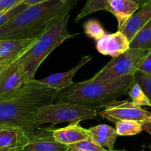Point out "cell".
Wrapping results in <instances>:
<instances>
[{"label":"cell","instance_id":"obj_1","mask_svg":"<svg viewBox=\"0 0 151 151\" xmlns=\"http://www.w3.org/2000/svg\"><path fill=\"white\" fill-rule=\"evenodd\" d=\"M59 91L32 79L21 88L0 96V126L19 127L27 134L36 128L41 107L54 102Z\"/></svg>","mask_w":151,"mask_h":151},{"label":"cell","instance_id":"obj_2","mask_svg":"<svg viewBox=\"0 0 151 151\" xmlns=\"http://www.w3.org/2000/svg\"><path fill=\"white\" fill-rule=\"evenodd\" d=\"M77 4L78 0H50L30 5L0 27V40L36 39L58 18L70 14Z\"/></svg>","mask_w":151,"mask_h":151},{"label":"cell","instance_id":"obj_3","mask_svg":"<svg viewBox=\"0 0 151 151\" xmlns=\"http://www.w3.org/2000/svg\"><path fill=\"white\" fill-rule=\"evenodd\" d=\"M133 82V76H127L109 81L90 79L85 82H73L59 91L56 102L70 103L95 110L105 107L127 93Z\"/></svg>","mask_w":151,"mask_h":151},{"label":"cell","instance_id":"obj_4","mask_svg":"<svg viewBox=\"0 0 151 151\" xmlns=\"http://www.w3.org/2000/svg\"><path fill=\"white\" fill-rule=\"evenodd\" d=\"M70 18V13L58 18L18 59L32 79H34L35 74L42 63L56 47L68 39L76 37L79 34L68 32Z\"/></svg>","mask_w":151,"mask_h":151},{"label":"cell","instance_id":"obj_5","mask_svg":"<svg viewBox=\"0 0 151 151\" xmlns=\"http://www.w3.org/2000/svg\"><path fill=\"white\" fill-rule=\"evenodd\" d=\"M95 109L88 108L70 103H52L43 106L39 110L35 119V127L50 123L53 125L66 122L95 119L97 116Z\"/></svg>","mask_w":151,"mask_h":151},{"label":"cell","instance_id":"obj_6","mask_svg":"<svg viewBox=\"0 0 151 151\" xmlns=\"http://www.w3.org/2000/svg\"><path fill=\"white\" fill-rule=\"evenodd\" d=\"M149 50L129 48L122 54L113 57L91 79L94 81H109L133 76L139 70Z\"/></svg>","mask_w":151,"mask_h":151},{"label":"cell","instance_id":"obj_7","mask_svg":"<svg viewBox=\"0 0 151 151\" xmlns=\"http://www.w3.org/2000/svg\"><path fill=\"white\" fill-rule=\"evenodd\" d=\"M99 114L102 118L113 123L124 120H133L143 124L151 116V112L144 110L127 100H116L107 104Z\"/></svg>","mask_w":151,"mask_h":151},{"label":"cell","instance_id":"obj_8","mask_svg":"<svg viewBox=\"0 0 151 151\" xmlns=\"http://www.w3.org/2000/svg\"><path fill=\"white\" fill-rule=\"evenodd\" d=\"M17 59L4 67L0 73V96L16 91L32 80Z\"/></svg>","mask_w":151,"mask_h":151},{"label":"cell","instance_id":"obj_9","mask_svg":"<svg viewBox=\"0 0 151 151\" xmlns=\"http://www.w3.org/2000/svg\"><path fill=\"white\" fill-rule=\"evenodd\" d=\"M53 129L37 127L28 134V142L22 151H68V146L55 140Z\"/></svg>","mask_w":151,"mask_h":151},{"label":"cell","instance_id":"obj_10","mask_svg":"<svg viewBox=\"0 0 151 151\" xmlns=\"http://www.w3.org/2000/svg\"><path fill=\"white\" fill-rule=\"evenodd\" d=\"M96 49L99 53L104 56L116 57L130 48V42L121 31L106 33L96 41Z\"/></svg>","mask_w":151,"mask_h":151},{"label":"cell","instance_id":"obj_11","mask_svg":"<svg viewBox=\"0 0 151 151\" xmlns=\"http://www.w3.org/2000/svg\"><path fill=\"white\" fill-rule=\"evenodd\" d=\"M36 39L0 40V66H5L19 59L33 45Z\"/></svg>","mask_w":151,"mask_h":151},{"label":"cell","instance_id":"obj_12","mask_svg":"<svg viewBox=\"0 0 151 151\" xmlns=\"http://www.w3.org/2000/svg\"><path fill=\"white\" fill-rule=\"evenodd\" d=\"M28 134L19 127H5L0 130V151H22Z\"/></svg>","mask_w":151,"mask_h":151},{"label":"cell","instance_id":"obj_13","mask_svg":"<svg viewBox=\"0 0 151 151\" xmlns=\"http://www.w3.org/2000/svg\"><path fill=\"white\" fill-rule=\"evenodd\" d=\"M92 59L93 57L91 56H84L81 59V60L79 61L78 65L75 68H72L68 71H65V72L52 74L47 77L40 79L39 82L58 91H62L73 84V78L76 75V73H77L79 70L82 68V67H83L85 64L90 62Z\"/></svg>","mask_w":151,"mask_h":151},{"label":"cell","instance_id":"obj_14","mask_svg":"<svg viewBox=\"0 0 151 151\" xmlns=\"http://www.w3.org/2000/svg\"><path fill=\"white\" fill-rule=\"evenodd\" d=\"M80 122V120H78L73 122L62 128L53 129V135L55 140L68 146L81 141L91 139L88 129L79 125Z\"/></svg>","mask_w":151,"mask_h":151},{"label":"cell","instance_id":"obj_15","mask_svg":"<svg viewBox=\"0 0 151 151\" xmlns=\"http://www.w3.org/2000/svg\"><path fill=\"white\" fill-rule=\"evenodd\" d=\"M150 19L151 0H150L143 6L140 7L139 10L127 20L120 31L124 33L129 42H130L137 32Z\"/></svg>","mask_w":151,"mask_h":151},{"label":"cell","instance_id":"obj_16","mask_svg":"<svg viewBox=\"0 0 151 151\" xmlns=\"http://www.w3.org/2000/svg\"><path fill=\"white\" fill-rule=\"evenodd\" d=\"M139 8V5L133 0H109L106 11L116 17L118 22V30L120 31Z\"/></svg>","mask_w":151,"mask_h":151},{"label":"cell","instance_id":"obj_17","mask_svg":"<svg viewBox=\"0 0 151 151\" xmlns=\"http://www.w3.org/2000/svg\"><path fill=\"white\" fill-rule=\"evenodd\" d=\"M91 139L108 150L114 149V145L118 138L115 128L107 124H98L88 129Z\"/></svg>","mask_w":151,"mask_h":151},{"label":"cell","instance_id":"obj_18","mask_svg":"<svg viewBox=\"0 0 151 151\" xmlns=\"http://www.w3.org/2000/svg\"><path fill=\"white\" fill-rule=\"evenodd\" d=\"M130 48L150 50L151 49V19L137 32L130 42Z\"/></svg>","mask_w":151,"mask_h":151},{"label":"cell","instance_id":"obj_19","mask_svg":"<svg viewBox=\"0 0 151 151\" xmlns=\"http://www.w3.org/2000/svg\"><path fill=\"white\" fill-rule=\"evenodd\" d=\"M116 130L118 136H135L143 131L142 123L133 120H124L115 123Z\"/></svg>","mask_w":151,"mask_h":151},{"label":"cell","instance_id":"obj_20","mask_svg":"<svg viewBox=\"0 0 151 151\" xmlns=\"http://www.w3.org/2000/svg\"><path fill=\"white\" fill-rule=\"evenodd\" d=\"M109 0H87L84 8L75 18V22L77 23L82 19L88 15L100 11H106Z\"/></svg>","mask_w":151,"mask_h":151},{"label":"cell","instance_id":"obj_21","mask_svg":"<svg viewBox=\"0 0 151 151\" xmlns=\"http://www.w3.org/2000/svg\"><path fill=\"white\" fill-rule=\"evenodd\" d=\"M127 93L130 96L132 100V102L135 105L138 107H143V106H147L151 107V101L148 99V97L145 95L144 91L140 88L136 82H133V84L130 85Z\"/></svg>","mask_w":151,"mask_h":151},{"label":"cell","instance_id":"obj_22","mask_svg":"<svg viewBox=\"0 0 151 151\" xmlns=\"http://www.w3.org/2000/svg\"><path fill=\"white\" fill-rule=\"evenodd\" d=\"M83 27L85 34L88 37L92 38L96 41L106 34L104 27L96 19L88 20L83 24Z\"/></svg>","mask_w":151,"mask_h":151},{"label":"cell","instance_id":"obj_23","mask_svg":"<svg viewBox=\"0 0 151 151\" xmlns=\"http://www.w3.org/2000/svg\"><path fill=\"white\" fill-rule=\"evenodd\" d=\"M133 80L142 88L145 95L151 101V75L137 70L133 75Z\"/></svg>","mask_w":151,"mask_h":151},{"label":"cell","instance_id":"obj_24","mask_svg":"<svg viewBox=\"0 0 151 151\" xmlns=\"http://www.w3.org/2000/svg\"><path fill=\"white\" fill-rule=\"evenodd\" d=\"M29 5H26V4L21 2L19 5H16L11 9L8 10V11H5V12L1 13L0 14V27L6 24L7 23L9 22L12 19H14L16 16L18 15L21 12L27 8Z\"/></svg>","mask_w":151,"mask_h":151},{"label":"cell","instance_id":"obj_25","mask_svg":"<svg viewBox=\"0 0 151 151\" xmlns=\"http://www.w3.org/2000/svg\"><path fill=\"white\" fill-rule=\"evenodd\" d=\"M68 147L83 151H108V150L99 145L91 139H88L86 140L81 141L77 143L70 145H68Z\"/></svg>","mask_w":151,"mask_h":151},{"label":"cell","instance_id":"obj_26","mask_svg":"<svg viewBox=\"0 0 151 151\" xmlns=\"http://www.w3.org/2000/svg\"><path fill=\"white\" fill-rule=\"evenodd\" d=\"M138 70H141L145 73L151 75V49L149 50L147 54L142 60Z\"/></svg>","mask_w":151,"mask_h":151},{"label":"cell","instance_id":"obj_27","mask_svg":"<svg viewBox=\"0 0 151 151\" xmlns=\"http://www.w3.org/2000/svg\"><path fill=\"white\" fill-rule=\"evenodd\" d=\"M22 0H0V14L11 9L21 3Z\"/></svg>","mask_w":151,"mask_h":151},{"label":"cell","instance_id":"obj_28","mask_svg":"<svg viewBox=\"0 0 151 151\" xmlns=\"http://www.w3.org/2000/svg\"><path fill=\"white\" fill-rule=\"evenodd\" d=\"M47 1H50V0H22V2H23V3L30 6V5H38V4L44 3V2H47Z\"/></svg>","mask_w":151,"mask_h":151},{"label":"cell","instance_id":"obj_29","mask_svg":"<svg viewBox=\"0 0 151 151\" xmlns=\"http://www.w3.org/2000/svg\"><path fill=\"white\" fill-rule=\"evenodd\" d=\"M142 127H143V130H145L147 133H149L150 135H151V116L147 121H146L142 124Z\"/></svg>","mask_w":151,"mask_h":151},{"label":"cell","instance_id":"obj_30","mask_svg":"<svg viewBox=\"0 0 151 151\" xmlns=\"http://www.w3.org/2000/svg\"><path fill=\"white\" fill-rule=\"evenodd\" d=\"M133 1L134 2H136V3L139 5V8H140V7L143 6L145 3H147V2L148 1H150V0H133Z\"/></svg>","mask_w":151,"mask_h":151},{"label":"cell","instance_id":"obj_31","mask_svg":"<svg viewBox=\"0 0 151 151\" xmlns=\"http://www.w3.org/2000/svg\"><path fill=\"white\" fill-rule=\"evenodd\" d=\"M68 151H83V150H76V149H72V148H68Z\"/></svg>","mask_w":151,"mask_h":151},{"label":"cell","instance_id":"obj_32","mask_svg":"<svg viewBox=\"0 0 151 151\" xmlns=\"http://www.w3.org/2000/svg\"><path fill=\"white\" fill-rule=\"evenodd\" d=\"M108 151H126L124 150H108Z\"/></svg>","mask_w":151,"mask_h":151},{"label":"cell","instance_id":"obj_33","mask_svg":"<svg viewBox=\"0 0 151 151\" xmlns=\"http://www.w3.org/2000/svg\"><path fill=\"white\" fill-rule=\"evenodd\" d=\"M4 67L5 66H0V73L2 72V70H3V68H4Z\"/></svg>","mask_w":151,"mask_h":151},{"label":"cell","instance_id":"obj_34","mask_svg":"<svg viewBox=\"0 0 151 151\" xmlns=\"http://www.w3.org/2000/svg\"><path fill=\"white\" fill-rule=\"evenodd\" d=\"M3 127H2V126H0V130H2V129L3 128Z\"/></svg>","mask_w":151,"mask_h":151},{"label":"cell","instance_id":"obj_35","mask_svg":"<svg viewBox=\"0 0 151 151\" xmlns=\"http://www.w3.org/2000/svg\"><path fill=\"white\" fill-rule=\"evenodd\" d=\"M62 1H67V0H62Z\"/></svg>","mask_w":151,"mask_h":151}]
</instances>
